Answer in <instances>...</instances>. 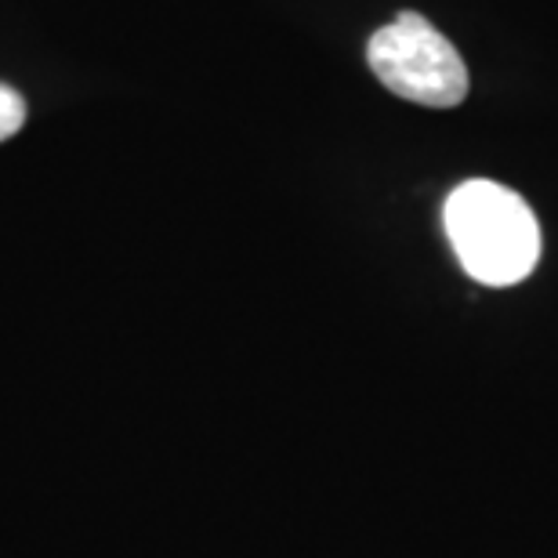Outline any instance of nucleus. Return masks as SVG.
Returning <instances> with one entry per match:
<instances>
[{
    "mask_svg": "<svg viewBox=\"0 0 558 558\" xmlns=\"http://www.w3.org/2000/svg\"><path fill=\"white\" fill-rule=\"evenodd\" d=\"M366 62L388 92L417 106L453 109L472 87L457 48L417 11H399L388 26L374 29Z\"/></svg>",
    "mask_w": 558,
    "mask_h": 558,
    "instance_id": "2",
    "label": "nucleus"
},
{
    "mask_svg": "<svg viewBox=\"0 0 558 558\" xmlns=\"http://www.w3.org/2000/svg\"><path fill=\"white\" fill-rule=\"evenodd\" d=\"M26 124V102L15 87L0 84V142H8L11 135H19Z\"/></svg>",
    "mask_w": 558,
    "mask_h": 558,
    "instance_id": "3",
    "label": "nucleus"
},
{
    "mask_svg": "<svg viewBox=\"0 0 558 558\" xmlns=\"http://www.w3.org/2000/svg\"><path fill=\"white\" fill-rule=\"evenodd\" d=\"M442 226L461 269L483 287H515L541 258V226L508 185L472 178L446 196Z\"/></svg>",
    "mask_w": 558,
    "mask_h": 558,
    "instance_id": "1",
    "label": "nucleus"
}]
</instances>
